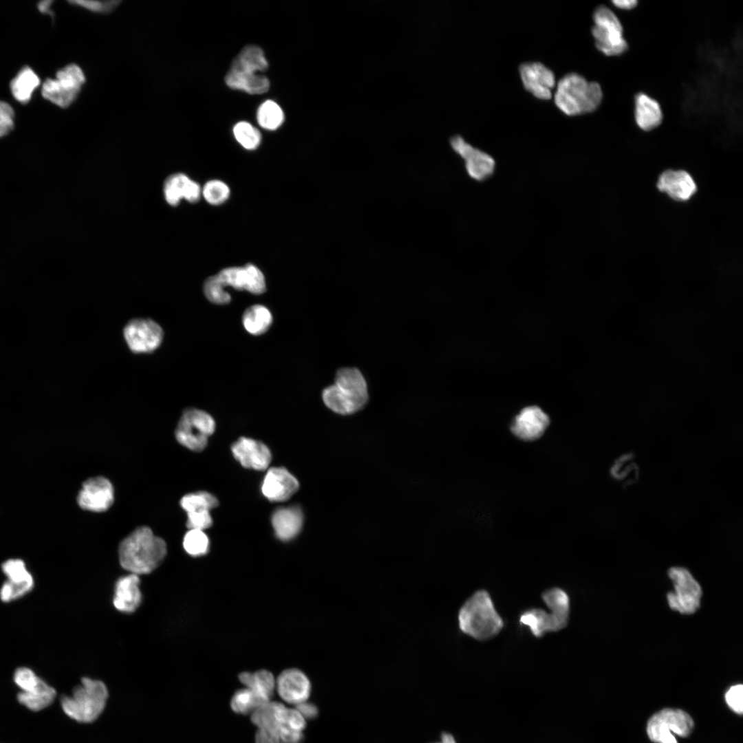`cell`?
I'll return each instance as SVG.
<instances>
[{
    "mask_svg": "<svg viewBox=\"0 0 743 743\" xmlns=\"http://www.w3.org/2000/svg\"><path fill=\"white\" fill-rule=\"evenodd\" d=\"M166 545L150 528H137L120 543L118 548L121 566L129 573L149 574L157 568L166 554Z\"/></svg>",
    "mask_w": 743,
    "mask_h": 743,
    "instance_id": "obj_1",
    "label": "cell"
},
{
    "mask_svg": "<svg viewBox=\"0 0 743 743\" xmlns=\"http://www.w3.org/2000/svg\"><path fill=\"white\" fill-rule=\"evenodd\" d=\"M457 619L462 632L478 640L495 637L504 627V621L485 590L476 591L463 603Z\"/></svg>",
    "mask_w": 743,
    "mask_h": 743,
    "instance_id": "obj_2",
    "label": "cell"
},
{
    "mask_svg": "<svg viewBox=\"0 0 743 743\" xmlns=\"http://www.w3.org/2000/svg\"><path fill=\"white\" fill-rule=\"evenodd\" d=\"M602 99L603 91L598 83L588 81L574 72L566 74L557 82L554 95L557 107L568 116L592 112Z\"/></svg>",
    "mask_w": 743,
    "mask_h": 743,
    "instance_id": "obj_3",
    "label": "cell"
},
{
    "mask_svg": "<svg viewBox=\"0 0 743 743\" xmlns=\"http://www.w3.org/2000/svg\"><path fill=\"white\" fill-rule=\"evenodd\" d=\"M108 696L107 687L103 682L84 677L71 696L61 698V705L71 719L80 723H91L104 711Z\"/></svg>",
    "mask_w": 743,
    "mask_h": 743,
    "instance_id": "obj_4",
    "label": "cell"
},
{
    "mask_svg": "<svg viewBox=\"0 0 743 743\" xmlns=\"http://www.w3.org/2000/svg\"><path fill=\"white\" fill-rule=\"evenodd\" d=\"M593 22L592 34L596 48L601 53L618 56L627 50L621 23L611 9L605 6H598L594 12Z\"/></svg>",
    "mask_w": 743,
    "mask_h": 743,
    "instance_id": "obj_5",
    "label": "cell"
},
{
    "mask_svg": "<svg viewBox=\"0 0 743 743\" xmlns=\"http://www.w3.org/2000/svg\"><path fill=\"white\" fill-rule=\"evenodd\" d=\"M85 83L83 69L77 64L70 63L58 70L55 78L46 79L41 94L53 104L67 108L77 99Z\"/></svg>",
    "mask_w": 743,
    "mask_h": 743,
    "instance_id": "obj_6",
    "label": "cell"
},
{
    "mask_svg": "<svg viewBox=\"0 0 743 743\" xmlns=\"http://www.w3.org/2000/svg\"><path fill=\"white\" fill-rule=\"evenodd\" d=\"M215 422L207 412L196 408L186 409L175 429V438L182 446L193 451L206 446L208 437L213 433Z\"/></svg>",
    "mask_w": 743,
    "mask_h": 743,
    "instance_id": "obj_7",
    "label": "cell"
},
{
    "mask_svg": "<svg viewBox=\"0 0 743 743\" xmlns=\"http://www.w3.org/2000/svg\"><path fill=\"white\" fill-rule=\"evenodd\" d=\"M693 727L690 715L680 709H664L649 720L647 733L655 743H678L674 734L686 737Z\"/></svg>",
    "mask_w": 743,
    "mask_h": 743,
    "instance_id": "obj_8",
    "label": "cell"
},
{
    "mask_svg": "<svg viewBox=\"0 0 743 743\" xmlns=\"http://www.w3.org/2000/svg\"><path fill=\"white\" fill-rule=\"evenodd\" d=\"M674 592L667 594L669 607L681 614H691L700 607L702 590L691 573L683 568L673 567L668 571Z\"/></svg>",
    "mask_w": 743,
    "mask_h": 743,
    "instance_id": "obj_9",
    "label": "cell"
},
{
    "mask_svg": "<svg viewBox=\"0 0 743 743\" xmlns=\"http://www.w3.org/2000/svg\"><path fill=\"white\" fill-rule=\"evenodd\" d=\"M122 334L129 350L137 354H150L162 345L164 332L161 325L150 318H134L124 326Z\"/></svg>",
    "mask_w": 743,
    "mask_h": 743,
    "instance_id": "obj_10",
    "label": "cell"
},
{
    "mask_svg": "<svg viewBox=\"0 0 743 743\" xmlns=\"http://www.w3.org/2000/svg\"><path fill=\"white\" fill-rule=\"evenodd\" d=\"M551 424L550 417L537 405L523 407L514 416L508 425L510 435L524 443L541 440Z\"/></svg>",
    "mask_w": 743,
    "mask_h": 743,
    "instance_id": "obj_11",
    "label": "cell"
},
{
    "mask_svg": "<svg viewBox=\"0 0 743 743\" xmlns=\"http://www.w3.org/2000/svg\"><path fill=\"white\" fill-rule=\"evenodd\" d=\"M451 145L464 160L466 171L471 178L483 182L493 175L495 161L491 155L474 147L458 136L451 138Z\"/></svg>",
    "mask_w": 743,
    "mask_h": 743,
    "instance_id": "obj_12",
    "label": "cell"
},
{
    "mask_svg": "<svg viewBox=\"0 0 743 743\" xmlns=\"http://www.w3.org/2000/svg\"><path fill=\"white\" fill-rule=\"evenodd\" d=\"M218 504L217 499L206 491L184 495L180 500V506L187 514L186 526L189 529L201 530L209 528L213 524L210 510L217 507Z\"/></svg>",
    "mask_w": 743,
    "mask_h": 743,
    "instance_id": "obj_13",
    "label": "cell"
},
{
    "mask_svg": "<svg viewBox=\"0 0 743 743\" xmlns=\"http://www.w3.org/2000/svg\"><path fill=\"white\" fill-rule=\"evenodd\" d=\"M114 501V491L111 482L102 476L86 480L78 493L77 502L80 508L92 512H104Z\"/></svg>",
    "mask_w": 743,
    "mask_h": 743,
    "instance_id": "obj_14",
    "label": "cell"
},
{
    "mask_svg": "<svg viewBox=\"0 0 743 743\" xmlns=\"http://www.w3.org/2000/svg\"><path fill=\"white\" fill-rule=\"evenodd\" d=\"M216 275L226 288L230 286L237 290H246L253 294H261L266 291L265 277L263 272L252 263H248L243 267L226 268Z\"/></svg>",
    "mask_w": 743,
    "mask_h": 743,
    "instance_id": "obj_15",
    "label": "cell"
},
{
    "mask_svg": "<svg viewBox=\"0 0 743 743\" xmlns=\"http://www.w3.org/2000/svg\"><path fill=\"white\" fill-rule=\"evenodd\" d=\"M525 89L539 99L551 98L556 81L553 72L539 62H527L519 67Z\"/></svg>",
    "mask_w": 743,
    "mask_h": 743,
    "instance_id": "obj_16",
    "label": "cell"
},
{
    "mask_svg": "<svg viewBox=\"0 0 743 743\" xmlns=\"http://www.w3.org/2000/svg\"><path fill=\"white\" fill-rule=\"evenodd\" d=\"M547 613L540 608H532L524 611L519 617V623L528 627L536 638H541L547 632H558L566 627L568 623L570 612L550 609Z\"/></svg>",
    "mask_w": 743,
    "mask_h": 743,
    "instance_id": "obj_17",
    "label": "cell"
},
{
    "mask_svg": "<svg viewBox=\"0 0 743 743\" xmlns=\"http://www.w3.org/2000/svg\"><path fill=\"white\" fill-rule=\"evenodd\" d=\"M235 458L245 468L262 471L271 461L269 449L260 441L241 437L231 446Z\"/></svg>",
    "mask_w": 743,
    "mask_h": 743,
    "instance_id": "obj_18",
    "label": "cell"
},
{
    "mask_svg": "<svg viewBox=\"0 0 743 743\" xmlns=\"http://www.w3.org/2000/svg\"><path fill=\"white\" fill-rule=\"evenodd\" d=\"M299 482L287 469L273 467L268 471L261 485L263 495L270 501L288 499L299 488Z\"/></svg>",
    "mask_w": 743,
    "mask_h": 743,
    "instance_id": "obj_19",
    "label": "cell"
},
{
    "mask_svg": "<svg viewBox=\"0 0 743 743\" xmlns=\"http://www.w3.org/2000/svg\"><path fill=\"white\" fill-rule=\"evenodd\" d=\"M163 195L166 203L172 206L178 205L182 200L196 203L202 196V188L187 175L175 173L164 180Z\"/></svg>",
    "mask_w": 743,
    "mask_h": 743,
    "instance_id": "obj_20",
    "label": "cell"
},
{
    "mask_svg": "<svg viewBox=\"0 0 743 743\" xmlns=\"http://www.w3.org/2000/svg\"><path fill=\"white\" fill-rule=\"evenodd\" d=\"M657 188L676 201H687L696 192L697 186L691 175L683 170H667L661 173Z\"/></svg>",
    "mask_w": 743,
    "mask_h": 743,
    "instance_id": "obj_21",
    "label": "cell"
},
{
    "mask_svg": "<svg viewBox=\"0 0 743 743\" xmlns=\"http://www.w3.org/2000/svg\"><path fill=\"white\" fill-rule=\"evenodd\" d=\"M277 687L284 700L296 704L306 700L311 688L307 676L297 669H289L281 672L277 680Z\"/></svg>",
    "mask_w": 743,
    "mask_h": 743,
    "instance_id": "obj_22",
    "label": "cell"
},
{
    "mask_svg": "<svg viewBox=\"0 0 743 743\" xmlns=\"http://www.w3.org/2000/svg\"><path fill=\"white\" fill-rule=\"evenodd\" d=\"M322 399L325 406L330 410L343 416L358 412L368 402L367 398L357 396L351 391L343 390L334 384L323 390Z\"/></svg>",
    "mask_w": 743,
    "mask_h": 743,
    "instance_id": "obj_23",
    "label": "cell"
},
{
    "mask_svg": "<svg viewBox=\"0 0 743 743\" xmlns=\"http://www.w3.org/2000/svg\"><path fill=\"white\" fill-rule=\"evenodd\" d=\"M140 583L139 575L133 573L116 581L113 603L118 610L131 613L140 606L142 601Z\"/></svg>",
    "mask_w": 743,
    "mask_h": 743,
    "instance_id": "obj_24",
    "label": "cell"
},
{
    "mask_svg": "<svg viewBox=\"0 0 743 743\" xmlns=\"http://www.w3.org/2000/svg\"><path fill=\"white\" fill-rule=\"evenodd\" d=\"M272 525L276 536L281 540L293 539L300 532L303 515L297 506L279 508L272 515Z\"/></svg>",
    "mask_w": 743,
    "mask_h": 743,
    "instance_id": "obj_25",
    "label": "cell"
},
{
    "mask_svg": "<svg viewBox=\"0 0 743 743\" xmlns=\"http://www.w3.org/2000/svg\"><path fill=\"white\" fill-rule=\"evenodd\" d=\"M663 111L658 102L645 93H638L634 98V119L643 131H651L663 120Z\"/></svg>",
    "mask_w": 743,
    "mask_h": 743,
    "instance_id": "obj_26",
    "label": "cell"
},
{
    "mask_svg": "<svg viewBox=\"0 0 743 743\" xmlns=\"http://www.w3.org/2000/svg\"><path fill=\"white\" fill-rule=\"evenodd\" d=\"M225 82L231 89L241 90L250 94H261L270 89L268 78L257 73L228 70L225 76Z\"/></svg>",
    "mask_w": 743,
    "mask_h": 743,
    "instance_id": "obj_27",
    "label": "cell"
},
{
    "mask_svg": "<svg viewBox=\"0 0 743 743\" xmlns=\"http://www.w3.org/2000/svg\"><path fill=\"white\" fill-rule=\"evenodd\" d=\"M268 68L263 50L257 45L245 46L233 59L229 70L257 73Z\"/></svg>",
    "mask_w": 743,
    "mask_h": 743,
    "instance_id": "obj_28",
    "label": "cell"
},
{
    "mask_svg": "<svg viewBox=\"0 0 743 743\" xmlns=\"http://www.w3.org/2000/svg\"><path fill=\"white\" fill-rule=\"evenodd\" d=\"M287 709L279 702H267L253 711L251 720L259 729L274 731L279 734L284 723Z\"/></svg>",
    "mask_w": 743,
    "mask_h": 743,
    "instance_id": "obj_29",
    "label": "cell"
},
{
    "mask_svg": "<svg viewBox=\"0 0 743 743\" xmlns=\"http://www.w3.org/2000/svg\"><path fill=\"white\" fill-rule=\"evenodd\" d=\"M273 317L270 310L265 305L255 304L246 308L242 315V323L250 334L259 336L267 332L271 326Z\"/></svg>",
    "mask_w": 743,
    "mask_h": 743,
    "instance_id": "obj_30",
    "label": "cell"
},
{
    "mask_svg": "<svg viewBox=\"0 0 743 743\" xmlns=\"http://www.w3.org/2000/svg\"><path fill=\"white\" fill-rule=\"evenodd\" d=\"M40 84L36 74L29 67L21 69L10 83V89L14 98L21 103H27Z\"/></svg>",
    "mask_w": 743,
    "mask_h": 743,
    "instance_id": "obj_31",
    "label": "cell"
},
{
    "mask_svg": "<svg viewBox=\"0 0 743 743\" xmlns=\"http://www.w3.org/2000/svg\"><path fill=\"white\" fill-rule=\"evenodd\" d=\"M334 385L343 390L369 399L366 380L361 372L356 368L345 367L338 369L335 376Z\"/></svg>",
    "mask_w": 743,
    "mask_h": 743,
    "instance_id": "obj_32",
    "label": "cell"
},
{
    "mask_svg": "<svg viewBox=\"0 0 743 743\" xmlns=\"http://www.w3.org/2000/svg\"><path fill=\"white\" fill-rule=\"evenodd\" d=\"M13 681L20 691L28 694H39L50 690L52 687L28 667H19L14 672Z\"/></svg>",
    "mask_w": 743,
    "mask_h": 743,
    "instance_id": "obj_33",
    "label": "cell"
},
{
    "mask_svg": "<svg viewBox=\"0 0 743 743\" xmlns=\"http://www.w3.org/2000/svg\"><path fill=\"white\" fill-rule=\"evenodd\" d=\"M269 702L263 695L250 689L237 691L231 699V708L237 713L248 714Z\"/></svg>",
    "mask_w": 743,
    "mask_h": 743,
    "instance_id": "obj_34",
    "label": "cell"
},
{
    "mask_svg": "<svg viewBox=\"0 0 743 743\" xmlns=\"http://www.w3.org/2000/svg\"><path fill=\"white\" fill-rule=\"evenodd\" d=\"M241 683L248 689L270 698L275 687V680L272 674L266 670H260L255 673L242 672L239 676Z\"/></svg>",
    "mask_w": 743,
    "mask_h": 743,
    "instance_id": "obj_35",
    "label": "cell"
},
{
    "mask_svg": "<svg viewBox=\"0 0 743 743\" xmlns=\"http://www.w3.org/2000/svg\"><path fill=\"white\" fill-rule=\"evenodd\" d=\"M258 124L267 130H275L284 121V114L281 107L272 100H267L259 107L257 112Z\"/></svg>",
    "mask_w": 743,
    "mask_h": 743,
    "instance_id": "obj_36",
    "label": "cell"
},
{
    "mask_svg": "<svg viewBox=\"0 0 743 743\" xmlns=\"http://www.w3.org/2000/svg\"><path fill=\"white\" fill-rule=\"evenodd\" d=\"M34 585L33 576L20 581L6 580L0 587V599L4 603L17 600L28 594Z\"/></svg>",
    "mask_w": 743,
    "mask_h": 743,
    "instance_id": "obj_37",
    "label": "cell"
},
{
    "mask_svg": "<svg viewBox=\"0 0 743 743\" xmlns=\"http://www.w3.org/2000/svg\"><path fill=\"white\" fill-rule=\"evenodd\" d=\"M236 140L246 149H256L260 144L261 136L259 131L249 122L240 121L233 127Z\"/></svg>",
    "mask_w": 743,
    "mask_h": 743,
    "instance_id": "obj_38",
    "label": "cell"
},
{
    "mask_svg": "<svg viewBox=\"0 0 743 743\" xmlns=\"http://www.w3.org/2000/svg\"><path fill=\"white\" fill-rule=\"evenodd\" d=\"M183 547L191 556L204 555L209 549V539L203 530L189 529L184 537Z\"/></svg>",
    "mask_w": 743,
    "mask_h": 743,
    "instance_id": "obj_39",
    "label": "cell"
},
{
    "mask_svg": "<svg viewBox=\"0 0 743 743\" xmlns=\"http://www.w3.org/2000/svg\"><path fill=\"white\" fill-rule=\"evenodd\" d=\"M216 274L209 277L204 283L203 291L206 298L212 303L226 305L231 301L230 294Z\"/></svg>",
    "mask_w": 743,
    "mask_h": 743,
    "instance_id": "obj_40",
    "label": "cell"
},
{
    "mask_svg": "<svg viewBox=\"0 0 743 743\" xmlns=\"http://www.w3.org/2000/svg\"><path fill=\"white\" fill-rule=\"evenodd\" d=\"M228 186L223 181L212 180L208 181L202 189V195L211 205H219L226 202L230 196Z\"/></svg>",
    "mask_w": 743,
    "mask_h": 743,
    "instance_id": "obj_41",
    "label": "cell"
},
{
    "mask_svg": "<svg viewBox=\"0 0 743 743\" xmlns=\"http://www.w3.org/2000/svg\"><path fill=\"white\" fill-rule=\"evenodd\" d=\"M1 570L7 580L20 581L32 576L25 561L21 559H9L1 564Z\"/></svg>",
    "mask_w": 743,
    "mask_h": 743,
    "instance_id": "obj_42",
    "label": "cell"
},
{
    "mask_svg": "<svg viewBox=\"0 0 743 743\" xmlns=\"http://www.w3.org/2000/svg\"><path fill=\"white\" fill-rule=\"evenodd\" d=\"M71 4L98 14H109L116 10L121 1H69Z\"/></svg>",
    "mask_w": 743,
    "mask_h": 743,
    "instance_id": "obj_43",
    "label": "cell"
},
{
    "mask_svg": "<svg viewBox=\"0 0 743 743\" xmlns=\"http://www.w3.org/2000/svg\"><path fill=\"white\" fill-rule=\"evenodd\" d=\"M14 113L7 103L0 100V137L8 133L14 127Z\"/></svg>",
    "mask_w": 743,
    "mask_h": 743,
    "instance_id": "obj_44",
    "label": "cell"
},
{
    "mask_svg": "<svg viewBox=\"0 0 743 743\" xmlns=\"http://www.w3.org/2000/svg\"><path fill=\"white\" fill-rule=\"evenodd\" d=\"M725 700L731 709L741 714L743 711V686H732L726 693Z\"/></svg>",
    "mask_w": 743,
    "mask_h": 743,
    "instance_id": "obj_45",
    "label": "cell"
},
{
    "mask_svg": "<svg viewBox=\"0 0 743 743\" xmlns=\"http://www.w3.org/2000/svg\"><path fill=\"white\" fill-rule=\"evenodd\" d=\"M282 726L291 731L301 732L305 726V722L298 710L287 709L286 719Z\"/></svg>",
    "mask_w": 743,
    "mask_h": 743,
    "instance_id": "obj_46",
    "label": "cell"
},
{
    "mask_svg": "<svg viewBox=\"0 0 743 743\" xmlns=\"http://www.w3.org/2000/svg\"><path fill=\"white\" fill-rule=\"evenodd\" d=\"M279 736L282 743H301L303 739L301 732L289 730L282 725L279 729Z\"/></svg>",
    "mask_w": 743,
    "mask_h": 743,
    "instance_id": "obj_47",
    "label": "cell"
},
{
    "mask_svg": "<svg viewBox=\"0 0 743 743\" xmlns=\"http://www.w3.org/2000/svg\"><path fill=\"white\" fill-rule=\"evenodd\" d=\"M256 743H279L280 738L278 733L266 729H259L256 734Z\"/></svg>",
    "mask_w": 743,
    "mask_h": 743,
    "instance_id": "obj_48",
    "label": "cell"
},
{
    "mask_svg": "<svg viewBox=\"0 0 743 743\" xmlns=\"http://www.w3.org/2000/svg\"><path fill=\"white\" fill-rule=\"evenodd\" d=\"M297 709L300 712V713L303 716V718H305L307 719H314L318 715L319 713L318 709L314 704L311 703H306L304 702L297 704Z\"/></svg>",
    "mask_w": 743,
    "mask_h": 743,
    "instance_id": "obj_49",
    "label": "cell"
},
{
    "mask_svg": "<svg viewBox=\"0 0 743 743\" xmlns=\"http://www.w3.org/2000/svg\"><path fill=\"white\" fill-rule=\"evenodd\" d=\"M612 3L618 9L625 10H632L638 4V1L636 0H615L612 1Z\"/></svg>",
    "mask_w": 743,
    "mask_h": 743,
    "instance_id": "obj_50",
    "label": "cell"
},
{
    "mask_svg": "<svg viewBox=\"0 0 743 743\" xmlns=\"http://www.w3.org/2000/svg\"><path fill=\"white\" fill-rule=\"evenodd\" d=\"M52 3V1H41L38 4V8L41 12L45 13V14H48L52 16L53 13H52L51 9H50V6H51Z\"/></svg>",
    "mask_w": 743,
    "mask_h": 743,
    "instance_id": "obj_51",
    "label": "cell"
},
{
    "mask_svg": "<svg viewBox=\"0 0 743 743\" xmlns=\"http://www.w3.org/2000/svg\"><path fill=\"white\" fill-rule=\"evenodd\" d=\"M441 740V743H456L453 735L447 733L442 734Z\"/></svg>",
    "mask_w": 743,
    "mask_h": 743,
    "instance_id": "obj_52",
    "label": "cell"
}]
</instances>
